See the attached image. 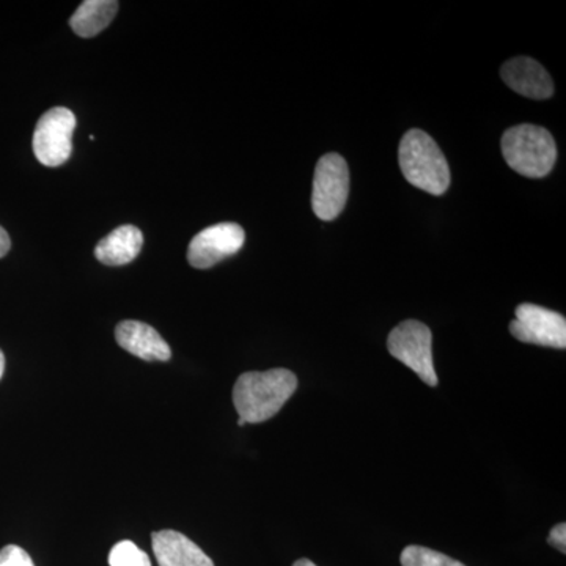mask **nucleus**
<instances>
[{
	"label": "nucleus",
	"mask_w": 566,
	"mask_h": 566,
	"mask_svg": "<svg viewBox=\"0 0 566 566\" xmlns=\"http://www.w3.org/2000/svg\"><path fill=\"white\" fill-rule=\"evenodd\" d=\"M115 340L125 352L147 363H167L172 357L169 344L150 324L126 319L115 329Z\"/></svg>",
	"instance_id": "1a4fd4ad"
},
{
	"label": "nucleus",
	"mask_w": 566,
	"mask_h": 566,
	"mask_svg": "<svg viewBox=\"0 0 566 566\" xmlns=\"http://www.w3.org/2000/svg\"><path fill=\"white\" fill-rule=\"evenodd\" d=\"M144 245V234L134 226H122L107 234L95 248V256L106 266H123L137 259Z\"/></svg>",
	"instance_id": "f8f14e48"
},
{
	"label": "nucleus",
	"mask_w": 566,
	"mask_h": 566,
	"mask_svg": "<svg viewBox=\"0 0 566 566\" xmlns=\"http://www.w3.org/2000/svg\"><path fill=\"white\" fill-rule=\"evenodd\" d=\"M293 566H316L314 562L308 560V558H301Z\"/></svg>",
	"instance_id": "aec40b11"
},
{
	"label": "nucleus",
	"mask_w": 566,
	"mask_h": 566,
	"mask_svg": "<svg viewBox=\"0 0 566 566\" xmlns=\"http://www.w3.org/2000/svg\"><path fill=\"white\" fill-rule=\"evenodd\" d=\"M3 371H6V356H3L2 349H0V379H2Z\"/></svg>",
	"instance_id": "6ab92c4d"
},
{
	"label": "nucleus",
	"mask_w": 566,
	"mask_h": 566,
	"mask_svg": "<svg viewBox=\"0 0 566 566\" xmlns=\"http://www.w3.org/2000/svg\"><path fill=\"white\" fill-rule=\"evenodd\" d=\"M151 545L159 566H214L211 558L180 532H156Z\"/></svg>",
	"instance_id": "9b49d317"
},
{
	"label": "nucleus",
	"mask_w": 566,
	"mask_h": 566,
	"mask_svg": "<svg viewBox=\"0 0 566 566\" xmlns=\"http://www.w3.org/2000/svg\"><path fill=\"white\" fill-rule=\"evenodd\" d=\"M118 7L115 0H85L70 18V28L82 39H92L111 24Z\"/></svg>",
	"instance_id": "ddd939ff"
},
{
	"label": "nucleus",
	"mask_w": 566,
	"mask_h": 566,
	"mask_svg": "<svg viewBox=\"0 0 566 566\" xmlns=\"http://www.w3.org/2000/svg\"><path fill=\"white\" fill-rule=\"evenodd\" d=\"M502 80L512 91L532 99L551 98L554 82L542 63L531 57L512 59L502 66Z\"/></svg>",
	"instance_id": "9d476101"
},
{
	"label": "nucleus",
	"mask_w": 566,
	"mask_h": 566,
	"mask_svg": "<svg viewBox=\"0 0 566 566\" xmlns=\"http://www.w3.org/2000/svg\"><path fill=\"white\" fill-rule=\"evenodd\" d=\"M244 241L243 227L234 222L216 223L192 238L188 262L197 270H208L240 252Z\"/></svg>",
	"instance_id": "6e6552de"
},
{
	"label": "nucleus",
	"mask_w": 566,
	"mask_h": 566,
	"mask_svg": "<svg viewBox=\"0 0 566 566\" xmlns=\"http://www.w3.org/2000/svg\"><path fill=\"white\" fill-rule=\"evenodd\" d=\"M547 542H549V545H553L556 549L560 551L562 554L566 553L565 523L557 524L556 527H553V531L549 532V536H547Z\"/></svg>",
	"instance_id": "f3484780"
},
{
	"label": "nucleus",
	"mask_w": 566,
	"mask_h": 566,
	"mask_svg": "<svg viewBox=\"0 0 566 566\" xmlns=\"http://www.w3.org/2000/svg\"><path fill=\"white\" fill-rule=\"evenodd\" d=\"M296 389V375L286 368L248 371L234 382L233 405L245 423H262L277 415Z\"/></svg>",
	"instance_id": "f257e3e1"
},
{
	"label": "nucleus",
	"mask_w": 566,
	"mask_h": 566,
	"mask_svg": "<svg viewBox=\"0 0 566 566\" xmlns=\"http://www.w3.org/2000/svg\"><path fill=\"white\" fill-rule=\"evenodd\" d=\"M11 248V240L7 230L3 227H0V259L9 253Z\"/></svg>",
	"instance_id": "a211bd4d"
},
{
	"label": "nucleus",
	"mask_w": 566,
	"mask_h": 566,
	"mask_svg": "<svg viewBox=\"0 0 566 566\" xmlns=\"http://www.w3.org/2000/svg\"><path fill=\"white\" fill-rule=\"evenodd\" d=\"M401 172L416 188L442 196L450 186V169L444 153L422 129L405 134L398 150Z\"/></svg>",
	"instance_id": "f03ea898"
},
{
	"label": "nucleus",
	"mask_w": 566,
	"mask_h": 566,
	"mask_svg": "<svg viewBox=\"0 0 566 566\" xmlns=\"http://www.w3.org/2000/svg\"><path fill=\"white\" fill-rule=\"evenodd\" d=\"M349 193L348 164L337 153H327L316 164L312 208L322 221H334L344 211Z\"/></svg>",
	"instance_id": "39448f33"
},
{
	"label": "nucleus",
	"mask_w": 566,
	"mask_h": 566,
	"mask_svg": "<svg viewBox=\"0 0 566 566\" xmlns=\"http://www.w3.org/2000/svg\"><path fill=\"white\" fill-rule=\"evenodd\" d=\"M510 333L523 344L566 348L565 316L542 305H517L516 318L510 323Z\"/></svg>",
	"instance_id": "0eeeda50"
},
{
	"label": "nucleus",
	"mask_w": 566,
	"mask_h": 566,
	"mask_svg": "<svg viewBox=\"0 0 566 566\" xmlns=\"http://www.w3.org/2000/svg\"><path fill=\"white\" fill-rule=\"evenodd\" d=\"M76 117L66 107H52L41 115L33 133L32 147L39 163L59 167L69 161L73 151V133Z\"/></svg>",
	"instance_id": "423d86ee"
},
{
	"label": "nucleus",
	"mask_w": 566,
	"mask_h": 566,
	"mask_svg": "<svg viewBox=\"0 0 566 566\" xmlns=\"http://www.w3.org/2000/svg\"><path fill=\"white\" fill-rule=\"evenodd\" d=\"M502 153L515 172L528 178L546 177L557 161L553 134L536 125H520L505 132Z\"/></svg>",
	"instance_id": "7ed1b4c3"
},
{
	"label": "nucleus",
	"mask_w": 566,
	"mask_h": 566,
	"mask_svg": "<svg viewBox=\"0 0 566 566\" xmlns=\"http://www.w3.org/2000/svg\"><path fill=\"white\" fill-rule=\"evenodd\" d=\"M400 562L401 566H465L455 558L423 546L405 547Z\"/></svg>",
	"instance_id": "4468645a"
},
{
	"label": "nucleus",
	"mask_w": 566,
	"mask_h": 566,
	"mask_svg": "<svg viewBox=\"0 0 566 566\" xmlns=\"http://www.w3.org/2000/svg\"><path fill=\"white\" fill-rule=\"evenodd\" d=\"M111 566H151L150 557L139 549L129 539H123L112 547L109 554Z\"/></svg>",
	"instance_id": "2eb2a0df"
},
{
	"label": "nucleus",
	"mask_w": 566,
	"mask_h": 566,
	"mask_svg": "<svg viewBox=\"0 0 566 566\" xmlns=\"http://www.w3.org/2000/svg\"><path fill=\"white\" fill-rule=\"evenodd\" d=\"M387 349L395 359L408 365L424 385L438 386L433 363V335L427 324L406 319L387 338Z\"/></svg>",
	"instance_id": "20e7f679"
},
{
	"label": "nucleus",
	"mask_w": 566,
	"mask_h": 566,
	"mask_svg": "<svg viewBox=\"0 0 566 566\" xmlns=\"http://www.w3.org/2000/svg\"><path fill=\"white\" fill-rule=\"evenodd\" d=\"M0 566H35V564L22 547L10 545L0 549Z\"/></svg>",
	"instance_id": "dca6fc26"
}]
</instances>
